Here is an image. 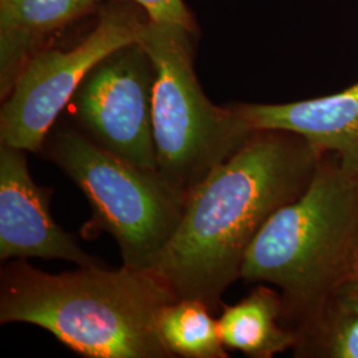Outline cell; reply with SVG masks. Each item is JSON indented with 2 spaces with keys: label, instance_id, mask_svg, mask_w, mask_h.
I'll return each mask as SVG.
<instances>
[{
  "label": "cell",
  "instance_id": "1",
  "mask_svg": "<svg viewBox=\"0 0 358 358\" xmlns=\"http://www.w3.org/2000/svg\"><path fill=\"white\" fill-rule=\"evenodd\" d=\"M321 154L294 133L254 130L189 192L178 229L152 272L177 299L220 310L248 247L269 217L307 190Z\"/></svg>",
  "mask_w": 358,
  "mask_h": 358
},
{
  "label": "cell",
  "instance_id": "2",
  "mask_svg": "<svg viewBox=\"0 0 358 358\" xmlns=\"http://www.w3.org/2000/svg\"><path fill=\"white\" fill-rule=\"evenodd\" d=\"M177 296L152 271L80 267L59 275L16 259L0 273V322L51 332L87 358H171L157 315Z\"/></svg>",
  "mask_w": 358,
  "mask_h": 358
},
{
  "label": "cell",
  "instance_id": "3",
  "mask_svg": "<svg viewBox=\"0 0 358 358\" xmlns=\"http://www.w3.org/2000/svg\"><path fill=\"white\" fill-rule=\"evenodd\" d=\"M357 252L358 166L322 152L307 190L269 217L248 247L241 279L275 285L282 322L294 332L327 294L356 276Z\"/></svg>",
  "mask_w": 358,
  "mask_h": 358
},
{
  "label": "cell",
  "instance_id": "4",
  "mask_svg": "<svg viewBox=\"0 0 358 358\" xmlns=\"http://www.w3.org/2000/svg\"><path fill=\"white\" fill-rule=\"evenodd\" d=\"M41 154L87 196L92 217L83 227L84 238L109 232L122 266L152 271L178 229L187 192L159 171L105 150L68 124L53 125Z\"/></svg>",
  "mask_w": 358,
  "mask_h": 358
},
{
  "label": "cell",
  "instance_id": "5",
  "mask_svg": "<svg viewBox=\"0 0 358 358\" xmlns=\"http://www.w3.org/2000/svg\"><path fill=\"white\" fill-rule=\"evenodd\" d=\"M196 35L146 22L140 43L153 64V137L158 171L187 192L252 134L235 105L217 106L194 69Z\"/></svg>",
  "mask_w": 358,
  "mask_h": 358
},
{
  "label": "cell",
  "instance_id": "6",
  "mask_svg": "<svg viewBox=\"0 0 358 358\" xmlns=\"http://www.w3.org/2000/svg\"><path fill=\"white\" fill-rule=\"evenodd\" d=\"M146 22L129 3L112 1L75 45L38 52L3 100L0 143L41 154L47 136L90 69L115 50L138 43Z\"/></svg>",
  "mask_w": 358,
  "mask_h": 358
},
{
  "label": "cell",
  "instance_id": "7",
  "mask_svg": "<svg viewBox=\"0 0 358 358\" xmlns=\"http://www.w3.org/2000/svg\"><path fill=\"white\" fill-rule=\"evenodd\" d=\"M152 60L141 43L109 53L90 71L71 100L77 129L105 150L157 170Z\"/></svg>",
  "mask_w": 358,
  "mask_h": 358
},
{
  "label": "cell",
  "instance_id": "8",
  "mask_svg": "<svg viewBox=\"0 0 358 358\" xmlns=\"http://www.w3.org/2000/svg\"><path fill=\"white\" fill-rule=\"evenodd\" d=\"M27 152L0 143V260L60 259L80 267L103 266L53 220L51 190L31 177Z\"/></svg>",
  "mask_w": 358,
  "mask_h": 358
},
{
  "label": "cell",
  "instance_id": "9",
  "mask_svg": "<svg viewBox=\"0 0 358 358\" xmlns=\"http://www.w3.org/2000/svg\"><path fill=\"white\" fill-rule=\"evenodd\" d=\"M252 130L294 133L321 152L358 166V83L334 93L287 103H235Z\"/></svg>",
  "mask_w": 358,
  "mask_h": 358
},
{
  "label": "cell",
  "instance_id": "10",
  "mask_svg": "<svg viewBox=\"0 0 358 358\" xmlns=\"http://www.w3.org/2000/svg\"><path fill=\"white\" fill-rule=\"evenodd\" d=\"M94 0H0V97L57 32L99 10Z\"/></svg>",
  "mask_w": 358,
  "mask_h": 358
},
{
  "label": "cell",
  "instance_id": "11",
  "mask_svg": "<svg viewBox=\"0 0 358 358\" xmlns=\"http://www.w3.org/2000/svg\"><path fill=\"white\" fill-rule=\"evenodd\" d=\"M217 319L224 346L251 358H272L296 343L294 333L282 322L279 291L259 285L235 306L222 304Z\"/></svg>",
  "mask_w": 358,
  "mask_h": 358
},
{
  "label": "cell",
  "instance_id": "12",
  "mask_svg": "<svg viewBox=\"0 0 358 358\" xmlns=\"http://www.w3.org/2000/svg\"><path fill=\"white\" fill-rule=\"evenodd\" d=\"M294 333V357L358 358V278L337 285Z\"/></svg>",
  "mask_w": 358,
  "mask_h": 358
},
{
  "label": "cell",
  "instance_id": "13",
  "mask_svg": "<svg viewBox=\"0 0 358 358\" xmlns=\"http://www.w3.org/2000/svg\"><path fill=\"white\" fill-rule=\"evenodd\" d=\"M210 307L196 299H177L159 309L157 332L171 357L227 358L217 320Z\"/></svg>",
  "mask_w": 358,
  "mask_h": 358
},
{
  "label": "cell",
  "instance_id": "14",
  "mask_svg": "<svg viewBox=\"0 0 358 358\" xmlns=\"http://www.w3.org/2000/svg\"><path fill=\"white\" fill-rule=\"evenodd\" d=\"M101 4L105 0H94ZM138 6L146 19L153 23H167L183 27L198 35V24L183 0H112Z\"/></svg>",
  "mask_w": 358,
  "mask_h": 358
},
{
  "label": "cell",
  "instance_id": "15",
  "mask_svg": "<svg viewBox=\"0 0 358 358\" xmlns=\"http://www.w3.org/2000/svg\"><path fill=\"white\" fill-rule=\"evenodd\" d=\"M356 278H358V252H357V263H356Z\"/></svg>",
  "mask_w": 358,
  "mask_h": 358
}]
</instances>
